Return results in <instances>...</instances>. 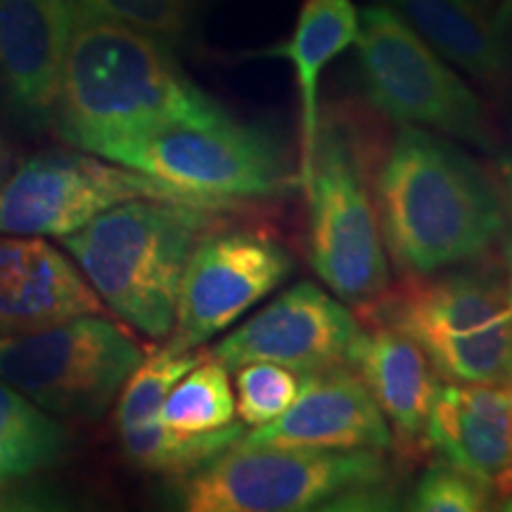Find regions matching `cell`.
Instances as JSON below:
<instances>
[{
	"instance_id": "obj_20",
	"label": "cell",
	"mask_w": 512,
	"mask_h": 512,
	"mask_svg": "<svg viewBox=\"0 0 512 512\" xmlns=\"http://www.w3.org/2000/svg\"><path fill=\"white\" fill-rule=\"evenodd\" d=\"M67 448V432L0 377V484L55 467Z\"/></svg>"
},
{
	"instance_id": "obj_22",
	"label": "cell",
	"mask_w": 512,
	"mask_h": 512,
	"mask_svg": "<svg viewBox=\"0 0 512 512\" xmlns=\"http://www.w3.org/2000/svg\"><path fill=\"white\" fill-rule=\"evenodd\" d=\"M235 413L228 368L207 356L174 384L162 403L159 422L176 432L202 434L233 425Z\"/></svg>"
},
{
	"instance_id": "obj_2",
	"label": "cell",
	"mask_w": 512,
	"mask_h": 512,
	"mask_svg": "<svg viewBox=\"0 0 512 512\" xmlns=\"http://www.w3.org/2000/svg\"><path fill=\"white\" fill-rule=\"evenodd\" d=\"M382 240L401 275H427L484 256L505 230L496 185L448 140L403 126L375 176Z\"/></svg>"
},
{
	"instance_id": "obj_16",
	"label": "cell",
	"mask_w": 512,
	"mask_h": 512,
	"mask_svg": "<svg viewBox=\"0 0 512 512\" xmlns=\"http://www.w3.org/2000/svg\"><path fill=\"white\" fill-rule=\"evenodd\" d=\"M427 446L491 491L512 494V384H439Z\"/></svg>"
},
{
	"instance_id": "obj_30",
	"label": "cell",
	"mask_w": 512,
	"mask_h": 512,
	"mask_svg": "<svg viewBox=\"0 0 512 512\" xmlns=\"http://www.w3.org/2000/svg\"><path fill=\"white\" fill-rule=\"evenodd\" d=\"M501 169H503V181H505V190H508V197L512 202V150L505 152L501 159Z\"/></svg>"
},
{
	"instance_id": "obj_31",
	"label": "cell",
	"mask_w": 512,
	"mask_h": 512,
	"mask_svg": "<svg viewBox=\"0 0 512 512\" xmlns=\"http://www.w3.org/2000/svg\"><path fill=\"white\" fill-rule=\"evenodd\" d=\"M498 508L505 510V512H512V494L503 496V501H501V505H498Z\"/></svg>"
},
{
	"instance_id": "obj_23",
	"label": "cell",
	"mask_w": 512,
	"mask_h": 512,
	"mask_svg": "<svg viewBox=\"0 0 512 512\" xmlns=\"http://www.w3.org/2000/svg\"><path fill=\"white\" fill-rule=\"evenodd\" d=\"M204 358L207 354H200L197 349L176 351L171 347H164L150 358H143V363L133 370L117 399L119 430L159 420L162 403L174 389V384Z\"/></svg>"
},
{
	"instance_id": "obj_26",
	"label": "cell",
	"mask_w": 512,
	"mask_h": 512,
	"mask_svg": "<svg viewBox=\"0 0 512 512\" xmlns=\"http://www.w3.org/2000/svg\"><path fill=\"white\" fill-rule=\"evenodd\" d=\"M494 491L448 460H437L415 484L408 510L418 512H479L491 503Z\"/></svg>"
},
{
	"instance_id": "obj_24",
	"label": "cell",
	"mask_w": 512,
	"mask_h": 512,
	"mask_svg": "<svg viewBox=\"0 0 512 512\" xmlns=\"http://www.w3.org/2000/svg\"><path fill=\"white\" fill-rule=\"evenodd\" d=\"M93 15L112 19L174 46L181 43L192 27L195 0H74Z\"/></svg>"
},
{
	"instance_id": "obj_13",
	"label": "cell",
	"mask_w": 512,
	"mask_h": 512,
	"mask_svg": "<svg viewBox=\"0 0 512 512\" xmlns=\"http://www.w3.org/2000/svg\"><path fill=\"white\" fill-rule=\"evenodd\" d=\"M245 441L316 451H389L392 427L356 370L304 375L287 411L254 427Z\"/></svg>"
},
{
	"instance_id": "obj_8",
	"label": "cell",
	"mask_w": 512,
	"mask_h": 512,
	"mask_svg": "<svg viewBox=\"0 0 512 512\" xmlns=\"http://www.w3.org/2000/svg\"><path fill=\"white\" fill-rule=\"evenodd\" d=\"M358 69L370 105L401 126L437 128L491 152L494 121L479 95L389 5H370L356 38Z\"/></svg>"
},
{
	"instance_id": "obj_11",
	"label": "cell",
	"mask_w": 512,
	"mask_h": 512,
	"mask_svg": "<svg viewBox=\"0 0 512 512\" xmlns=\"http://www.w3.org/2000/svg\"><path fill=\"white\" fill-rule=\"evenodd\" d=\"M290 273L292 256L271 235L214 228L185 264L166 347L200 349L278 290Z\"/></svg>"
},
{
	"instance_id": "obj_32",
	"label": "cell",
	"mask_w": 512,
	"mask_h": 512,
	"mask_svg": "<svg viewBox=\"0 0 512 512\" xmlns=\"http://www.w3.org/2000/svg\"><path fill=\"white\" fill-rule=\"evenodd\" d=\"M479 5H482V8L489 12V10H494V5H496V0H477Z\"/></svg>"
},
{
	"instance_id": "obj_7",
	"label": "cell",
	"mask_w": 512,
	"mask_h": 512,
	"mask_svg": "<svg viewBox=\"0 0 512 512\" xmlns=\"http://www.w3.org/2000/svg\"><path fill=\"white\" fill-rule=\"evenodd\" d=\"M98 157L124 164L230 209L283 195L294 183L283 145L233 117L214 124L164 121L105 143Z\"/></svg>"
},
{
	"instance_id": "obj_28",
	"label": "cell",
	"mask_w": 512,
	"mask_h": 512,
	"mask_svg": "<svg viewBox=\"0 0 512 512\" xmlns=\"http://www.w3.org/2000/svg\"><path fill=\"white\" fill-rule=\"evenodd\" d=\"M10 164H12V147L8 140L0 136V183H3V178L10 174Z\"/></svg>"
},
{
	"instance_id": "obj_12",
	"label": "cell",
	"mask_w": 512,
	"mask_h": 512,
	"mask_svg": "<svg viewBox=\"0 0 512 512\" xmlns=\"http://www.w3.org/2000/svg\"><path fill=\"white\" fill-rule=\"evenodd\" d=\"M361 335V323L342 299L313 283H297L223 337L211 356L228 370L264 361L311 375L351 368Z\"/></svg>"
},
{
	"instance_id": "obj_19",
	"label": "cell",
	"mask_w": 512,
	"mask_h": 512,
	"mask_svg": "<svg viewBox=\"0 0 512 512\" xmlns=\"http://www.w3.org/2000/svg\"><path fill=\"white\" fill-rule=\"evenodd\" d=\"M430 46L479 81L508 74L503 36L477 0H389Z\"/></svg>"
},
{
	"instance_id": "obj_21",
	"label": "cell",
	"mask_w": 512,
	"mask_h": 512,
	"mask_svg": "<svg viewBox=\"0 0 512 512\" xmlns=\"http://www.w3.org/2000/svg\"><path fill=\"white\" fill-rule=\"evenodd\" d=\"M119 437L124 453L138 467L162 472V475L185 477L245 437V422L242 425L233 422V425L214 432L188 434L169 430L155 420L140 427L119 430Z\"/></svg>"
},
{
	"instance_id": "obj_25",
	"label": "cell",
	"mask_w": 512,
	"mask_h": 512,
	"mask_svg": "<svg viewBox=\"0 0 512 512\" xmlns=\"http://www.w3.org/2000/svg\"><path fill=\"white\" fill-rule=\"evenodd\" d=\"M235 392V408L245 427H261L287 411L299 392V377L275 363H245L238 368Z\"/></svg>"
},
{
	"instance_id": "obj_6",
	"label": "cell",
	"mask_w": 512,
	"mask_h": 512,
	"mask_svg": "<svg viewBox=\"0 0 512 512\" xmlns=\"http://www.w3.org/2000/svg\"><path fill=\"white\" fill-rule=\"evenodd\" d=\"M401 278L363 318L411 337L446 380L512 384V309L501 273L451 266Z\"/></svg>"
},
{
	"instance_id": "obj_27",
	"label": "cell",
	"mask_w": 512,
	"mask_h": 512,
	"mask_svg": "<svg viewBox=\"0 0 512 512\" xmlns=\"http://www.w3.org/2000/svg\"><path fill=\"white\" fill-rule=\"evenodd\" d=\"M491 22H494V27L501 36L510 34L512 31V0H496L494 17H491Z\"/></svg>"
},
{
	"instance_id": "obj_4",
	"label": "cell",
	"mask_w": 512,
	"mask_h": 512,
	"mask_svg": "<svg viewBox=\"0 0 512 512\" xmlns=\"http://www.w3.org/2000/svg\"><path fill=\"white\" fill-rule=\"evenodd\" d=\"M190 512L392 510V470L380 451L252 444L233 446L185 475Z\"/></svg>"
},
{
	"instance_id": "obj_9",
	"label": "cell",
	"mask_w": 512,
	"mask_h": 512,
	"mask_svg": "<svg viewBox=\"0 0 512 512\" xmlns=\"http://www.w3.org/2000/svg\"><path fill=\"white\" fill-rule=\"evenodd\" d=\"M143 347L102 313L0 337V377L41 411L100 420L119 399Z\"/></svg>"
},
{
	"instance_id": "obj_15",
	"label": "cell",
	"mask_w": 512,
	"mask_h": 512,
	"mask_svg": "<svg viewBox=\"0 0 512 512\" xmlns=\"http://www.w3.org/2000/svg\"><path fill=\"white\" fill-rule=\"evenodd\" d=\"M81 268L36 235H0V337L105 313Z\"/></svg>"
},
{
	"instance_id": "obj_18",
	"label": "cell",
	"mask_w": 512,
	"mask_h": 512,
	"mask_svg": "<svg viewBox=\"0 0 512 512\" xmlns=\"http://www.w3.org/2000/svg\"><path fill=\"white\" fill-rule=\"evenodd\" d=\"M361 17L351 0H304L290 41L266 50V55L287 57L294 64L299 91V181L309 183L318 138V88L323 69L354 46Z\"/></svg>"
},
{
	"instance_id": "obj_10",
	"label": "cell",
	"mask_w": 512,
	"mask_h": 512,
	"mask_svg": "<svg viewBox=\"0 0 512 512\" xmlns=\"http://www.w3.org/2000/svg\"><path fill=\"white\" fill-rule=\"evenodd\" d=\"M131 200L235 211L110 159L43 152L24 159L0 183V235L64 238Z\"/></svg>"
},
{
	"instance_id": "obj_29",
	"label": "cell",
	"mask_w": 512,
	"mask_h": 512,
	"mask_svg": "<svg viewBox=\"0 0 512 512\" xmlns=\"http://www.w3.org/2000/svg\"><path fill=\"white\" fill-rule=\"evenodd\" d=\"M503 256H505V283H508V294H510V309H512V235L508 240H505V249H503Z\"/></svg>"
},
{
	"instance_id": "obj_14",
	"label": "cell",
	"mask_w": 512,
	"mask_h": 512,
	"mask_svg": "<svg viewBox=\"0 0 512 512\" xmlns=\"http://www.w3.org/2000/svg\"><path fill=\"white\" fill-rule=\"evenodd\" d=\"M72 0H0V93L24 124L55 121Z\"/></svg>"
},
{
	"instance_id": "obj_3",
	"label": "cell",
	"mask_w": 512,
	"mask_h": 512,
	"mask_svg": "<svg viewBox=\"0 0 512 512\" xmlns=\"http://www.w3.org/2000/svg\"><path fill=\"white\" fill-rule=\"evenodd\" d=\"M223 211L162 200H131L64 235L102 304L152 339L171 335L178 287L192 249L221 228Z\"/></svg>"
},
{
	"instance_id": "obj_1",
	"label": "cell",
	"mask_w": 512,
	"mask_h": 512,
	"mask_svg": "<svg viewBox=\"0 0 512 512\" xmlns=\"http://www.w3.org/2000/svg\"><path fill=\"white\" fill-rule=\"evenodd\" d=\"M223 119H230L226 107L183 74L166 43L74 3L55 107L67 143L98 155L102 145L138 128Z\"/></svg>"
},
{
	"instance_id": "obj_17",
	"label": "cell",
	"mask_w": 512,
	"mask_h": 512,
	"mask_svg": "<svg viewBox=\"0 0 512 512\" xmlns=\"http://www.w3.org/2000/svg\"><path fill=\"white\" fill-rule=\"evenodd\" d=\"M354 351L351 368L368 387L392 434L401 458L418 460L427 451V418L439 373L411 337L384 323H370Z\"/></svg>"
},
{
	"instance_id": "obj_5",
	"label": "cell",
	"mask_w": 512,
	"mask_h": 512,
	"mask_svg": "<svg viewBox=\"0 0 512 512\" xmlns=\"http://www.w3.org/2000/svg\"><path fill=\"white\" fill-rule=\"evenodd\" d=\"M363 114L335 105L318 121L309 183V261L337 299L358 311L389 290V261L377 219L373 157Z\"/></svg>"
}]
</instances>
